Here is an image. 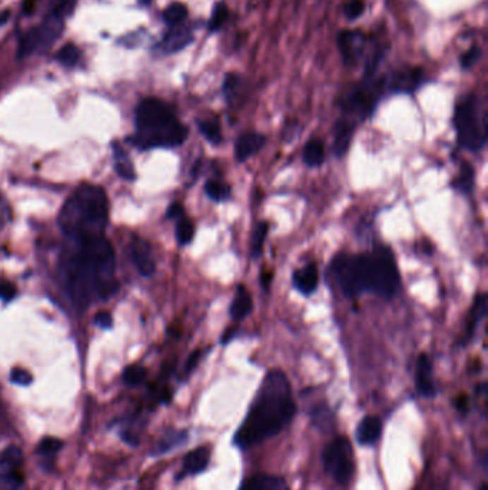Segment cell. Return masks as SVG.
<instances>
[{
	"label": "cell",
	"instance_id": "obj_10",
	"mask_svg": "<svg viewBox=\"0 0 488 490\" xmlns=\"http://www.w3.org/2000/svg\"><path fill=\"white\" fill-rule=\"evenodd\" d=\"M425 73L421 68H413L396 72L389 79H385V89L397 93H411L415 92L424 82Z\"/></svg>",
	"mask_w": 488,
	"mask_h": 490
},
{
	"label": "cell",
	"instance_id": "obj_31",
	"mask_svg": "<svg viewBox=\"0 0 488 490\" xmlns=\"http://www.w3.org/2000/svg\"><path fill=\"white\" fill-rule=\"evenodd\" d=\"M79 58H80V51L72 43L65 44L61 51L56 54V59L68 68L75 66L79 62Z\"/></svg>",
	"mask_w": 488,
	"mask_h": 490
},
{
	"label": "cell",
	"instance_id": "obj_12",
	"mask_svg": "<svg viewBox=\"0 0 488 490\" xmlns=\"http://www.w3.org/2000/svg\"><path fill=\"white\" fill-rule=\"evenodd\" d=\"M130 257L136 270L143 277H151L155 273V260L152 256L151 245L142 238H135L130 242Z\"/></svg>",
	"mask_w": 488,
	"mask_h": 490
},
{
	"label": "cell",
	"instance_id": "obj_44",
	"mask_svg": "<svg viewBox=\"0 0 488 490\" xmlns=\"http://www.w3.org/2000/svg\"><path fill=\"white\" fill-rule=\"evenodd\" d=\"M200 359H201V352H195V353H192V356H190V357H189V360L186 361L185 371H186V373H190V371L195 369V366L198 364Z\"/></svg>",
	"mask_w": 488,
	"mask_h": 490
},
{
	"label": "cell",
	"instance_id": "obj_26",
	"mask_svg": "<svg viewBox=\"0 0 488 490\" xmlns=\"http://www.w3.org/2000/svg\"><path fill=\"white\" fill-rule=\"evenodd\" d=\"M200 132L214 145H218L222 141V132H221V124L216 118L202 119L198 121Z\"/></svg>",
	"mask_w": 488,
	"mask_h": 490
},
{
	"label": "cell",
	"instance_id": "obj_37",
	"mask_svg": "<svg viewBox=\"0 0 488 490\" xmlns=\"http://www.w3.org/2000/svg\"><path fill=\"white\" fill-rule=\"evenodd\" d=\"M364 2L361 0H351L344 6V15L348 20H355L364 13Z\"/></svg>",
	"mask_w": 488,
	"mask_h": 490
},
{
	"label": "cell",
	"instance_id": "obj_11",
	"mask_svg": "<svg viewBox=\"0 0 488 490\" xmlns=\"http://www.w3.org/2000/svg\"><path fill=\"white\" fill-rule=\"evenodd\" d=\"M415 390L424 399H434L437 387L432 376V361L427 354H421L415 367Z\"/></svg>",
	"mask_w": 488,
	"mask_h": 490
},
{
	"label": "cell",
	"instance_id": "obj_28",
	"mask_svg": "<svg viewBox=\"0 0 488 490\" xmlns=\"http://www.w3.org/2000/svg\"><path fill=\"white\" fill-rule=\"evenodd\" d=\"M205 192L208 197L215 201V203H221V201H226L231 197V188L229 185L221 182V181H208L205 184Z\"/></svg>",
	"mask_w": 488,
	"mask_h": 490
},
{
	"label": "cell",
	"instance_id": "obj_22",
	"mask_svg": "<svg viewBox=\"0 0 488 490\" xmlns=\"http://www.w3.org/2000/svg\"><path fill=\"white\" fill-rule=\"evenodd\" d=\"M311 422L322 433H329L335 429V414L327 405H318L311 410Z\"/></svg>",
	"mask_w": 488,
	"mask_h": 490
},
{
	"label": "cell",
	"instance_id": "obj_1",
	"mask_svg": "<svg viewBox=\"0 0 488 490\" xmlns=\"http://www.w3.org/2000/svg\"><path fill=\"white\" fill-rule=\"evenodd\" d=\"M297 414L291 383L281 370H271L262 380L245 419L233 433L232 445L248 450L282 433Z\"/></svg>",
	"mask_w": 488,
	"mask_h": 490
},
{
	"label": "cell",
	"instance_id": "obj_7",
	"mask_svg": "<svg viewBox=\"0 0 488 490\" xmlns=\"http://www.w3.org/2000/svg\"><path fill=\"white\" fill-rule=\"evenodd\" d=\"M322 467L336 484L347 487L355 474L354 449L347 436H335L324 448Z\"/></svg>",
	"mask_w": 488,
	"mask_h": 490
},
{
	"label": "cell",
	"instance_id": "obj_2",
	"mask_svg": "<svg viewBox=\"0 0 488 490\" xmlns=\"http://www.w3.org/2000/svg\"><path fill=\"white\" fill-rule=\"evenodd\" d=\"M75 245L63 257L62 274L72 301L78 307H86L115 291V256L104 237L75 241Z\"/></svg>",
	"mask_w": 488,
	"mask_h": 490
},
{
	"label": "cell",
	"instance_id": "obj_15",
	"mask_svg": "<svg viewBox=\"0 0 488 490\" xmlns=\"http://www.w3.org/2000/svg\"><path fill=\"white\" fill-rule=\"evenodd\" d=\"M238 490H289V486L281 476L269 473H255L243 479Z\"/></svg>",
	"mask_w": 488,
	"mask_h": 490
},
{
	"label": "cell",
	"instance_id": "obj_6",
	"mask_svg": "<svg viewBox=\"0 0 488 490\" xmlns=\"http://www.w3.org/2000/svg\"><path fill=\"white\" fill-rule=\"evenodd\" d=\"M454 128L461 148L480 153L487 142V118L478 97L471 93L457 104L454 111Z\"/></svg>",
	"mask_w": 488,
	"mask_h": 490
},
{
	"label": "cell",
	"instance_id": "obj_39",
	"mask_svg": "<svg viewBox=\"0 0 488 490\" xmlns=\"http://www.w3.org/2000/svg\"><path fill=\"white\" fill-rule=\"evenodd\" d=\"M480 56H481V49L478 46L468 49V51L461 56V68L463 69L472 68L478 62Z\"/></svg>",
	"mask_w": 488,
	"mask_h": 490
},
{
	"label": "cell",
	"instance_id": "obj_8",
	"mask_svg": "<svg viewBox=\"0 0 488 490\" xmlns=\"http://www.w3.org/2000/svg\"><path fill=\"white\" fill-rule=\"evenodd\" d=\"M63 28V18L54 13H47L37 26L29 29L22 35L18 47L19 59L28 58L37 52H44L46 49L51 47L61 37Z\"/></svg>",
	"mask_w": 488,
	"mask_h": 490
},
{
	"label": "cell",
	"instance_id": "obj_43",
	"mask_svg": "<svg viewBox=\"0 0 488 490\" xmlns=\"http://www.w3.org/2000/svg\"><path fill=\"white\" fill-rule=\"evenodd\" d=\"M94 324L101 328H111L112 327V316L109 313H99L94 317Z\"/></svg>",
	"mask_w": 488,
	"mask_h": 490
},
{
	"label": "cell",
	"instance_id": "obj_13",
	"mask_svg": "<svg viewBox=\"0 0 488 490\" xmlns=\"http://www.w3.org/2000/svg\"><path fill=\"white\" fill-rule=\"evenodd\" d=\"M267 143V138L258 132L242 133L235 142V160L243 162L258 154Z\"/></svg>",
	"mask_w": 488,
	"mask_h": 490
},
{
	"label": "cell",
	"instance_id": "obj_19",
	"mask_svg": "<svg viewBox=\"0 0 488 490\" xmlns=\"http://www.w3.org/2000/svg\"><path fill=\"white\" fill-rule=\"evenodd\" d=\"M318 265L315 263H310L305 267L297 270L292 275V284L294 287L304 294V296H311V294L317 289L318 287Z\"/></svg>",
	"mask_w": 488,
	"mask_h": 490
},
{
	"label": "cell",
	"instance_id": "obj_24",
	"mask_svg": "<svg viewBox=\"0 0 488 490\" xmlns=\"http://www.w3.org/2000/svg\"><path fill=\"white\" fill-rule=\"evenodd\" d=\"M474 175H475L474 168L470 164H463L457 179L453 182L454 189L460 191L461 193H470L474 188V184H475Z\"/></svg>",
	"mask_w": 488,
	"mask_h": 490
},
{
	"label": "cell",
	"instance_id": "obj_27",
	"mask_svg": "<svg viewBox=\"0 0 488 490\" xmlns=\"http://www.w3.org/2000/svg\"><path fill=\"white\" fill-rule=\"evenodd\" d=\"M186 438H188V434L186 431H171L168 434L164 436V438L161 440V442L158 443L157 446V455H161V453H166L178 446H181L182 443L186 442Z\"/></svg>",
	"mask_w": 488,
	"mask_h": 490
},
{
	"label": "cell",
	"instance_id": "obj_46",
	"mask_svg": "<svg viewBox=\"0 0 488 490\" xmlns=\"http://www.w3.org/2000/svg\"><path fill=\"white\" fill-rule=\"evenodd\" d=\"M271 281H272V275H271V273H264V274L261 275V284H262V287H264L265 289H268V287H269Z\"/></svg>",
	"mask_w": 488,
	"mask_h": 490
},
{
	"label": "cell",
	"instance_id": "obj_34",
	"mask_svg": "<svg viewBox=\"0 0 488 490\" xmlns=\"http://www.w3.org/2000/svg\"><path fill=\"white\" fill-rule=\"evenodd\" d=\"M22 460H23L22 452H20V449H18V448H15V446L8 448V449L2 453V458H0V463H2L4 467H6L8 470H13V469H16L18 466H20V465H22Z\"/></svg>",
	"mask_w": 488,
	"mask_h": 490
},
{
	"label": "cell",
	"instance_id": "obj_33",
	"mask_svg": "<svg viewBox=\"0 0 488 490\" xmlns=\"http://www.w3.org/2000/svg\"><path fill=\"white\" fill-rule=\"evenodd\" d=\"M76 2L78 0H51V4H49V13H54L66 19L69 15H72Z\"/></svg>",
	"mask_w": 488,
	"mask_h": 490
},
{
	"label": "cell",
	"instance_id": "obj_25",
	"mask_svg": "<svg viewBox=\"0 0 488 490\" xmlns=\"http://www.w3.org/2000/svg\"><path fill=\"white\" fill-rule=\"evenodd\" d=\"M186 18H188V9L183 4H179V2L169 5L164 12V22L171 28L181 26Z\"/></svg>",
	"mask_w": 488,
	"mask_h": 490
},
{
	"label": "cell",
	"instance_id": "obj_29",
	"mask_svg": "<svg viewBox=\"0 0 488 490\" xmlns=\"http://www.w3.org/2000/svg\"><path fill=\"white\" fill-rule=\"evenodd\" d=\"M269 225L267 222H258L252 235V245H251V256L254 260L260 258L262 256V250H264V242L268 234Z\"/></svg>",
	"mask_w": 488,
	"mask_h": 490
},
{
	"label": "cell",
	"instance_id": "obj_3",
	"mask_svg": "<svg viewBox=\"0 0 488 490\" xmlns=\"http://www.w3.org/2000/svg\"><path fill=\"white\" fill-rule=\"evenodd\" d=\"M332 273L347 297L354 299L370 291L378 297L391 300L400 289V273L393 251L377 247L370 254H341L332 261Z\"/></svg>",
	"mask_w": 488,
	"mask_h": 490
},
{
	"label": "cell",
	"instance_id": "obj_45",
	"mask_svg": "<svg viewBox=\"0 0 488 490\" xmlns=\"http://www.w3.org/2000/svg\"><path fill=\"white\" fill-rule=\"evenodd\" d=\"M168 217L169 218H181V217H183V208H182V205L181 204H172L169 208H168Z\"/></svg>",
	"mask_w": 488,
	"mask_h": 490
},
{
	"label": "cell",
	"instance_id": "obj_23",
	"mask_svg": "<svg viewBox=\"0 0 488 490\" xmlns=\"http://www.w3.org/2000/svg\"><path fill=\"white\" fill-rule=\"evenodd\" d=\"M325 158L324 143L319 139H311L304 148V162L308 167H319Z\"/></svg>",
	"mask_w": 488,
	"mask_h": 490
},
{
	"label": "cell",
	"instance_id": "obj_41",
	"mask_svg": "<svg viewBox=\"0 0 488 490\" xmlns=\"http://www.w3.org/2000/svg\"><path fill=\"white\" fill-rule=\"evenodd\" d=\"M11 378H12V381L15 384H19V386H29L32 383V380H33L32 374L29 371L23 370V369H15L12 371Z\"/></svg>",
	"mask_w": 488,
	"mask_h": 490
},
{
	"label": "cell",
	"instance_id": "obj_14",
	"mask_svg": "<svg viewBox=\"0 0 488 490\" xmlns=\"http://www.w3.org/2000/svg\"><path fill=\"white\" fill-rule=\"evenodd\" d=\"M382 434V420L377 416H365L355 429V440L360 446L370 448L378 443Z\"/></svg>",
	"mask_w": 488,
	"mask_h": 490
},
{
	"label": "cell",
	"instance_id": "obj_35",
	"mask_svg": "<svg viewBox=\"0 0 488 490\" xmlns=\"http://www.w3.org/2000/svg\"><path fill=\"white\" fill-rule=\"evenodd\" d=\"M146 378V370L142 366H129L125 371H123V381L128 386H139L145 381Z\"/></svg>",
	"mask_w": 488,
	"mask_h": 490
},
{
	"label": "cell",
	"instance_id": "obj_40",
	"mask_svg": "<svg viewBox=\"0 0 488 490\" xmlns=\"http://www.w3.org/2000/svg\"><path fill=\"white\" fill-rule=\"evenodd\" d=\"M115 168H116V172H118L122 178L130 179V181L135 178L133 167H132V164H130L128 160H118Z\"/></svg>",
	"mask_w": 488,
	"mask_h": 490
},
{
	"label": "cell",
	"instance_id": "obj_47",
	"mask_svg": "<svg viewBox=\"0 0 488 490\" xmlns=\"http://www.w3.org/2000/svg\"><path fill=\"white\" fill-rule=\"evenodd\" d=\"M235 334H236V330H235V328H229V330H226V331L224 333L222 342H228L229 340H232V338L235 337Z\"/></svg>",
	"mask_w": 488,
	"mask_h": 490
},
{
	"label": "cell",
	"instance_id": "obj_16",
	"mask_svg": "<svg viewBox=\"0 0 488 490\" xmlns=\"http://www.w3.org/2000/svg\"><path fill=\"white\" fill-rule=\"evenodd\" d=\"M354 129H355V122L347 118H339L335 122L334 126V145L332 150L335 157H344L347 154V151L350 150V145L353 141V135H354Z\"/></svg>",
	"mask_w": 488,
	"mask_h": 490
},
{
	"label": "cell",
	"instance_id": "obj_38",
	"mask_svg": "<svg viewBox=\"0 0 488 490\" xmlns=\"http://www.w3.org/2000/svg\"><path fill=\"white\" fill-rule=\"evenodd\" d=\"M238 85H239V76L235 75V73H229L225 76L224 79V95L226 97V101L231 102V100L233 97L235 95V90L238 89Z\"/></svg>",
	"mask_w": 488,
	"mask_h": 490
},
{
	"label": "cell",
	"instance_id": "obj_21",
	"mask_svg": "<svg viewBox=\"0 0 488 490\" xmlns=\"http://www.w3.org/2000/svg\"><path fill=\"white\" fill-rule=\"evenodd\" d=\"M485 314H487V294L481 292L475 297L474 304L470 310V317L467 321L465 335L463 338V342H468L474 337L475 330L478 328V325L482 321V318L485 317Z\"/></svg>",
	"mask_w": 488,
	"mask_h": 490
},
{
	"label": "cell",
	"instance_id": "obj_4",
	"mask_svg": "<svg viewBox=\"0 0 488 490\" xmlns=\"http://www.w3.org/2000/svg\"><path fill=\"white\" fill-rule=\"evenodd\" d=\"M58 221L73 241L104 237L108 222L106 193L99 186H79L63 205Z\"/></svg>",
	"mask_w": 488,
	"mask_h": 490
},
{
	"label": "cell",
	"instance_id": "obj_48",
	"mask_svg": "<svg viewBox=\"0 0 488 490\" xmlns=\"http://www.w3.org/2000/svg\"><path fill=\"white\" fill-rule=\"evenodd\" d=\"M139 2H140L142 5H150V4L152 2V0H139Z\"/></svg>",
	"mask_w": 488,
	"mask_h": 490
},
{
	"label": "cell",
	"instance_id": "obj_9",
	"mask_svg": "<svg viewBox=\"0 0 488 490\" xmlns=\"http://www.w3.org/2000/svg\"><path fill=\"white\" fill-rule=\"evenodd\" d=\"M368 39L358 30H343L338 33V49L343 62L348 68L357 66L367 52Z\"/></svg>",
	"mask_w": 488,
	"mask_h": 490
},
{
	"label": "cell",
	"instance_id": "obj_17",
	"mask_svg": "<svg viewBox=\"0 0 488 490\" xmlns=\"http://www.w3.org/2000/svg\"><path fill=\"white\" fill-rule=\"evenodd\" d=\"M211 462V448L201 446L189 452L182 463V472L179 474V479L186 476H197L200 473H204Z\"/></svg>",
	"mask_w": 488,
	"mask_h": 490
},
{
	"label": "cell",
	"instance_id": "obj_18",
	"mask_svg": "<svg viewBox=\"0 0 488 490\" xmlns=\"http://www.w3.org/2000/svg\"><path fill=\"white\" fill-rule=\"evenodd\" d=\"M192 40H193V33L189 28L176 26V28H172V30L165 35V37L159 43V47L164 54L171 55V54H176L182 51V49L186 47Z\"/></svg>",
	"mask_w": 488,
	"mask_h": 490
},
{
	"label": "cell",
	"instance_id": "obj_5",
	"mask_svg": "<svg viewBox=\"0 0 488 490\" xmlns=\"http://www.w3.org/2000/svg\"><path fill=\"white\" fill-rule=\"evenodd\" d=\"M188 129L162 101L150 97L136 109L135 143L143 150L173 148L185 142Z\"/></svg>",
	"mask_w": 488,
	"mask_h": 490
},
{
	"label": "cell",
	"instance_id": "obj_32",
	"mask_svg": "<svg viewBox=\"0 0 488 490\" xmlns=\"http://www.w3.org/2000/svg\"><path fill=\"white\" fill-rule=\"evenodd\" d=\"M195 234L193 222L185 217H181L176 224V239L181 245H186L192 241Z\"/></svg>",
	"mask_w": 488,
	"mask_h": 490
},
{
	"label": "cell",
	"instance_id": "obj_36",
	"mask_svg": "<svg viewBox=\"0 0 488 490\" xmlns=\"http://www.w3.org/2000/svg\"><path fill=\"white\" fill-rule=\"evenodd\" d=\"M62 449V442L55 437H46L37 445V453L40 456H54Z\"/></svg>",
	"mask_w": 488,
	"mask_h": 490
},
{
	"label": "cell",
	"instance_id": "obj_30",
	"mask_svg": "<svg viewBox=\"0 0 488 490\" xmlns=\"http://www.w3.org/2000/svg\"><path fill=\"white\" fill-rule=\"evenodd\" d=\"M228 19V8L225 4H216L212 9V15L211 19L208 22V30L211 33H215L218 30H221V28L225 25Z\"/></svg>",
	"mask_w": 488,
	"mask_h": 490
},
{
	"label": "cell",
	"instance_id": "obj_20",
	"mask_svg": "<svg viewBox=\"0 0 488 490\" xmlns=\"http://www.w3.org/2000/svg\"><path fill=\"white\" fill-rule=\"evenodd\" d=\"M252 309H254V303H252L250 291L243 285H238L235 297L229 307V314L232 320L236 323L245 320L252 313Z\"/></svg>",
	"mask_w": 488,
	"mask_h": 490
},
{
	"label": "cell",
	"instance_id": "obj_49",
	"mask_svg": "<svg viewBox=\"0 0 488 490\" xmlns=\"http://www.w3.org/2000/svg\"><path fill=\"white\" fill-rule=\"evenodd\" d=\"M478 490H488V487H487V484H485V483H482V484H481V487H480Z\"/></svg>",
	"mask_w": 488,
	"mask_h": 490
},
{
	"label": "cell",
	"instance_id": "obj_42",
	"mask_svg": "<svg viewBox=\"0 0 488 490\" xmlns=\"http://www.w3.org/2000/svg\"><path fill=\"white\" fill-rule=\"evenodd\" d=\"M13 297H15V287L8 281L0 282V299H2L4 301H11Z\"/></svg>",
	"mask_w": 488,
	"mask_h": 490
}]
</instances>
